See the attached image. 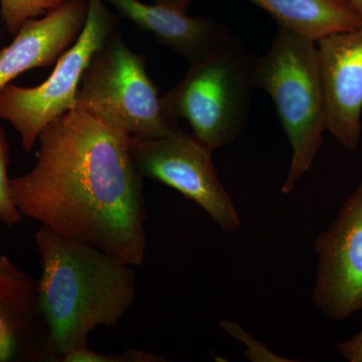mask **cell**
Returning <instances> with one entry per match:
<instances>
[{
    "mask_svg": "<svg viewBox=\"0 0 362 362\" xmlns=\"http://www.w3.org/2000/svg\"><path fill=\"white\" fill-rule=\"evenodd\" d=\"M221 329L230 337L244 343L246 350L245 356L252 362H294L295 359L285 358L272 351L265 343L259 341L251 333L245 330L239 323L223 319L221 322Z\"/></svg>",
    "mask_w": 362,
    "mask_h": 362,
    "instance_id": "17",
    "label": "cell"
},
{
    "mask_svg": "<svg viewBox=\"0 0 362 362\" xmlns=\"http://www.w3.org/2000/svg\"><path fill=\"white\" fill-rule=\"evenodd\" d=\"M11 162L9 145L6 133L0 126V221L4 226H14L23 221V216L11 199L8 165Z\"/></svg>",
    "mask_w": 362,
    "mask_h": 362,
    "instance_id": "15",
    "label": "cell"
},
{
    "mask_svg": "<svg viewBox=\"0 0 362 362\" xmlns=\"http://www.w3.org/2000/svg\"><path fill=\"white\" fill-rule=\"evenodd\" d=\"M130 151L138 173L177 190L204 209L223 232H235L240 218L214 168L211 149L194 136L176 131L165 137L130 136Z\"/></svg>",
    "mask_w": 362,
    "mask_h": 362,
    "instance_id": "7",
    "label": "cell"
},
{
    "mask_svg": "<svg viewBox=\"0 0 362 362\" xmlns=\"http://www.w3.org/2000/svg\"><path fill=\"white\" fill-rule=\"evenodd\" d=\"M192 2V0H156V4L181 13H187V9Z\"/></svg>",
    "mask_w": 362,
    "mask_h": 362,
    "instance_id": "19",
    "label": "cell"
},
{
    "mask_svg": "<svg viewBox=\"0 0 362 362\" xmlns=\"http://www.w3.org/2000/svg\"><path fill=\"white\" fill-rule=\"evenodd\" d=\"M327 132L344 148H358L362 117V26L318 42Z\"/></svg>",
    "mask_w": 362,
    "mask_h": 362,
    "instance_id": "9",
    "label": "cell"
},
{
    "mask_svg": "<svg viewBox=\"0 0 362 362\" xmlns=\"http://www.w3.org/2000/svg\"><path fill=\"white\" fill-rule=\"evenodd\" d=\"M117 23L106 2L89 0L80 37L62 54L49 77L35 87L8 84L0 90V119L20 134L25 151L33 150L47 124L76 108L84 71L95 52L115 32Z\"/></svg>",
    "mask_w": 362,
    "mask_h": 362,
    "instance_id": "6",
    "label": "cell"
},
{
    "mask_svg": "<svg viewBox=\"0 0 362 362\" xmlns=\"http://www.w3.org/2000/svg\"><path fill=\"white\" fill-rule=\"evenodd\" d=\"M76 109L142 139L165 137L180 130L164 110L145 58L115 32L90 59Z\"/></svg>",
    "mask_w": 362,
    "mask_h": 362,
    "instance_id": "5",
    "label": "cell"
},
{
    "mask_svg": "<svg viewBox=\"0 0 362 362\" xmlns=\"http://www.w3.org/2000/svg\"><path fill=\"white\" fill-rule=\"evenodd\" d=\"M35 166L13 178L21 214L68 239L144 263L146 207L130 135L74 109L40 133Z\"/></svg>",
    "mask_w": 362,
    "mask_h": 362,
    "instance_id": "1",
    "label": "cell"
},
{
    "mask_svg": "<svg viewBox=\"0 0 362 362\" xmlns=\"http://www.w3.org/2000/svg\"><path fill=\"white\" fill-rule=\"evenodd\" d=\"M313 303L333 320L362 310V180L315 240Z\"/></svg>",
    "mask_w": 362,
    "mask_h": 362,
    "instance_id": "8",
    "label": "cell"
},
{
    "mask_svg": "<svg viewBox=\"0 0 362 362\" xmlns=\"http://www.w3.org/2000/svg\"><path fill=\"white\" fill-rule=\"evenodd\" d=\"M89 0H65L40 18L26 21L0 49V90L26 71L54 65L80 37Z\"/></svg>",
    "mask_w": 362,
    "mask_h": 362,
    "instance_id": "11",
    "label": "cell"
},
{
    "mask_svg": "<svg viewBox=\"0 0 362 362\" xmlns=\"http://www.w3.org/2000/svg\"><path fill=\"white\" fill-rule=\"evenodd\" d=\"M338 350L347 361L362 362V328L350 339L340 343Z\"/></svg>",
    "mask_w": 362,
    "mask_h": 362,
    "instance_id": "18",
    "label": "cell"
},
{
    "mask_svg": "<svg viewBox=\"0 0 362 362\" xmlns=\"http://www.w3.org/2000/svg\"><path fill=\"white\" fill-rule=\"evenodd\" d=\"M254 61L244 44L228 33L162 95L164 110L176 123L187 121L192 135L211 151L228 146L249 119Z\"/></svg>",
    "mask_w": 362,
    "mask_h": 362,
    "instance_id": "4",
    "label": "cell"
},
{
    "mask_svg": "<svg viewBox=\"0 0 362 362\" xmlns=\"http://www.w3.org/2000/svg\"><path fill=\"white\" fill-rule=\"evenodd\" d=\"M164 357L157 356L154 352L133 349H126L120 354H102L90 349L89 345L74 349L64 354L59 362H162Z\"/></svg>",
    "mask_w": 362,
    "mask_h": 362,
    "instance_id": "16",
    "label": "cell"
},
{
    "mask_svg": "<svg viewBox=\"0 0 362 362\" xmlns=\"http://www.w3.org/2000/svg\"><path fill=\"white\" fill-rule=\"evenodd\" d=\"M138 30L180 54L188 64L204 58L230 33L218 21L192 18L187 13L140 0H103Z\"/></svg>",
    "mask_w": 362,
    "mask_h": 362,
    "instance_id": "12",
    "label": "cell"
},
{
    "mask_svg": "<svg viewBox=\"0 0 362 362\" xmlns=\"http://www.w3.org/2000/svg\"><path fill=\"white\" fill-rule=\"evenodd\" d=\"M261 7L279 26L318 42L335 33L362 26V16L351 0H247Z\"/></svg>",
    "mask_w": 362,
    "mask_h": 362,
    "instance_id": "13",
    "label": "cell"
},
{
    "mask_svg": "<svg viewBox=\"0 0 362 362\" xmlns=\"http://www.w3.org/2000/svg\"><path fill=\"white\" fill-rule=\"evenodd\" d=\"M42 268L40 299L58 362L88 346L96 328L115 327L136 297L132 267L123 259L42 226L35 235Z\"/></svg>",
    "mask_w": 362,
    "mask_h": 362,
    "instance_id": "2",
    "label": "cell"
},
{
    "mask_svg": "<svg viewBox=\"0 0 362 362\" xmlns=\"http://www.w3.org/2000/svg\"><path fill=\"white\" fill-rule=\"evenodd\" d=\"M352 4H354V6L356 7L357 11L361 13L362 16V0H351Z\"/></svg>",
    "mask_w": 362,
    "mask_h": 362,
    "instance_id": "20",
    "label": "cell"
},
{
    "mask_svg": "<svg viewBox=\"0 0 362 362\" xmlns=\"http://www.w3.org/2000/svg\"><path fill=\"white\" fill-rule=\"evenodd\" d=\"M255 88L268 93L292 147V158L282 187L294 192L308 173L327 131V111L313 40L279 26L267 54L254 61Z\"/></svg>",
    "mask_w": 362,
    "mask_h": 362,
    "instance_id": "3",
    "label": "cell"
},
{
    "mask_svg": "<svg viewBox=\"0 0 362 362\" xmlns=\"http://www.w3.org/2000/svg\"><path fill=\"white\" fill-rule=\"evenodd\" d=\"M0 362H58L49 346L39 281L0 255Z\"/></svg>",
    "mask_w": 362,
    "mask_h": 362,
    "instance_id": "10",
    "label": "cell"
},
{
    "mask_svg": "<svg viewBox=\"0 0 362 362\" xmlns=\"http://www.w3.org/2000/svg\"><path fill=\"white\" fill-rule=\"evenodd\" d=\"M65 0H0V13L7 33L16 35L26 21L40 18Z\"/></svg>",
    "mask_w": 362,
    "mask_h": 362,
    "instance_id": "14",
    "label": "cell"
}]
</instances>
